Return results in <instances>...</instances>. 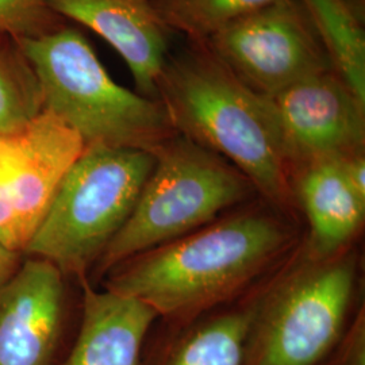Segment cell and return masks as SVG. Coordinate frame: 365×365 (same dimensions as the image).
<instances>
[{
  "mask_svg": "<svg viewBox=\"0 0 365 365\" xmlns=\"http://www.w3.org/2000/svg\"><path fill=\"white\" fill-rule=\"evenodd\" d=\"M289 241L287 226L272 215L240 212L119 264L105 287L158 317L187 321L248 284Z\"/></svg>",
  "mask_w": 365,
  "mask_h": 365,
  "instance_id": "obj_1",
  "label": "cell"
},
{
  "mask_svg": "<svg viewBox=\"0 0 365 365\" xmlns=\"http://www.w3.org/2000/svg\"><path fill=\"white\" fill-rule=\"evenodd\" d=\"M178 134L217 153L279 206L291 202V168L267 98L250 90L211 51L184 53L157 83Z\"/></svg>",
  "mask_w": 365,
  "mask_h": 365,
  "instance_id": "obj_2",
  "label": "cell"
},
{
  "mask_svg": "<svg viewBox=\"0 0 365 365\" xmlns=\"http://www.w3.org/2000/svg\"><path fill=\"white\" fill-rule=\"evenodd\" d=\"M16 42L38 78L43 110L76 131L86 146L152 153L176 134L164 105L115 83L75 29L57 27Z\"/></svg>",
  "mask_w": 365,
  "mask_h": 365,
  "instance_id": "obj_3",
  "label": "cell"
},
{
  "mask_svg": "<svg viewBox=\"0 0 365 365\" xmlns=\"http://www.w3.org/2000/svg\"><path fill=\"white\" fill-rule=\"evenodd\" d=\"M153 165V153L143 149L86 146L60 182L24 256L84 279L129 220Z\"/></svg>",
  "mask_w": 365,
  "mask_h": 365,
  "instance_id": "obj_4",
  "label": "cell"
},
{
  "mask_svg": "<svg viewBox=\"0 0 365 365\" xmlns=\"http://www.w3.org/2000/svg\"><path fill=\"white\" fill-rule=\"evenodd\" d=\"M152 153L153 170L129 220L95 264L99 274L207 226L256 191L229 161L182 134Z\"/></svg>",
  "mask_w": 365,
  "mask_h": 365,
  "instance_id": "obj_5",
  "label": "cell"
},
{
  "mask_svg": "<svg viewBox=\"0 0 365 365\" xmlns=\"http://www.w3.org/2000/svg\"><path fill=\"white\" fill-rule=\"evenodd\" d=\"M352 262L327 261L295 276L256 315L247 365H321L346 333Z\"/></svg>",
  "mask_w": 365,
  "mask_h": 365,
  "instance_id": "obj_6",
  "label": "cell"
},
{
  "mask_svg": "<svg viewBox=\"0 0 365 365\" xmlns=\"http://www.w3.org/2000/svg\"><path fill=\"white\" fill-rule=\"evenodd\" d=\"M209 41L210 51L237 78L265 96L331 69L298 0H274Z\"/></svg>",
  "mask_w": 365,
  "mask_h": 365,
  "instance_id": "obj_7",
  "label": "cell"
},
{
  "mask_svg": "<svg viewBox=\"0 0 365 365\" xmlns=\"http://www.w3.org/2000/svg\"><path fill=\"white\" fill-rule=\"evenodd\" d=\"M86 145L43 110L26 128L0 135V242L24 255L66 172Z\"/></svg>",
  "mask_w": 365,
  "mask_h": 365,
  "instance_id": "obj_8",
  "label": "cell"
},
{
  "mask_svg": "<svg viewBox=\"0 0 365 365\" xmlns=\"http://www.w3.org/2000/svg\"><path fill=\"white\" fill-rule=\"evenodd\" d=\"M265 98L289 168L364 152L365 105L333 69Z\"/></svg>",
  "mask_w": 365,
  "mask_h": 365,
  "instance_id": "obj_9",
  "label": "cell"
},
{
  "mask_svg": "<svg viewBox=\"0 0 365 365\" xmlns=\"http://www.w3.org/2000/svg\"><path fill=\"white\" fill-rule=\"evenodd\" d=\"M64 274L25 257L0 288V365H61L66 354Z\"/></svg>",
  "mask_w": 365,
  "mask_h": 365,
  "instance_id": "obj_10",
  "label": "cell"
},
{
  "mask_svg": "<svg viewBox=\"0 0 365 365\" xmlns=\"http://www.w3.org/2000/svg\"><path fill=\"white\" fill-rule=\"evenodd\" d=\"M57 16L91 29L125 63L141 95L157 99L167 64L168 30L152 0H48Z\"/></svg>",
  "mask_w": 365,
  "mask_h": 365,
  "instance_id": "obj_11",
  "label": "cell"
},
{
  "mask_svg": "<svg viewBox=\"0 0 365 365\" xmlns=\"http://www.w3.org/2000/svg\"><path fill=\"white\" fill-rule=\"evenodd\" d=\"M83 283V314L61 365H141L156 312L144 302Z\"/></svg>",
  "mask_w": 365,
  "mask_h": 365,
  "instance_id": "obj_12",
  "label": "cell"
},
{
  "mask_svg": "<svg viewBox=\"0 0 365 365\" xmlns=\"http://www.w3.org/2000/svg\"><path fill=\"white\" fill-rule=\"evenodd\" d=\"M298 194L312 227V248L322 259L336 255L364 221L365 197L348 180L342 157L300 168Z\"/></svg>",
  "mask_w": 365,
  "mask_h": 365,
  "instance_id": "obj_13",
  "label": "cell"
},
{
  "mask_svg": "<svg viewBox=\"0 0 365 365\" xmlns=\"http://www.w3.org/2000/svg\"><path fill=\"white\" fill-rule=\"evenodd\" d=\"M257 310H235L182 330L148 365H247Z\"/></svg>",
  "mask_w": 365,
  "mask_h": 365,
  "instance_id": "obj_14",
  "label": "cell"
},
{
  "mask_svg": "<svg viewBox=\"0 0 365 365\" xmlns=\"http://www.w3.org/2000/svg\"><path fill=\"white\" fill-rule=\"evenodd\" d=\"M329 64L365 105V33L348 0H299Z\"/></svg>",
  "mask_w": 365,
  "mask_h": 365,
  "instance_id": "obj_15",
  "label": "cell"
},
{
  "mask_svg": "<svg viewBox=\"0 0 365 365\" xmlns=\"http://www.w3.org/2000/svg\"><path fill=\"white\" fill-rule=\"evenodd\" d=\"M42 111L34 68L15 39L0 34V135L22 130Z\"/></svg>",
  "mask_w": 365,
  "mask_h": 365,
  "instance_id": "obj_16",
  "label": "cell"
},
{
  "mask_svg": "<svg viewBox=\"0 0 365 365\" xmlns=\"http://www.w3.org/2000/svg\"><path fill=\"white\" fill-rule=\"evenodd\" d=\"M274 0H158L157 11L170 29L195 39H209L237 19Z\"/></svg>",
  "mask_w": 365,
  "mask_h": 365,
  "instance_id": "obj_17",
  "label": "cell"
},
{
  "mask_svg": "<svg viewBox=\"0 0 365 365\" xmlns=\"http://www.w3.org/2000/svg\"><path fill=\"white\" fill-rule=\"evenodd\" d=\"M57 18L48 0H0V34L15 41L52 31Z\"/></svg>",
  "mask_w": 365,
  "mask_h": 365,
  "instance_id": "obj_18",
  "label": "cell"
},
{
  "mask_svg": "<svg viewBox=\"0 0 365 365\" xmlns=\"http://www.w3.org/2000/svg\"><path fill=\"white\" fill-rule=\"evenodd\" d=\"M321 365H365V334L363 319L342 336L337 346Z\"/></svg>",
  "mask_w": 365,
  "mask_h": 365,
  "instance_id": "obj_19",
  "label": "cell"
},
{
  "mask_svg": "<svg viewBox=\"0 0 365 365\" xmlns=\"http://www.w3.org/2000/svg\"><path fill=\"white\" fill-rule=\"evenodd\" d=\"M25 256L0 242V288L3 287L19 269Z\"/></svg>",
  "mask_w": 365,
  "mask_h": 365,
  "instance_id": "obj_20",
  "label": "cell"
}]
</instances>
